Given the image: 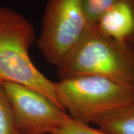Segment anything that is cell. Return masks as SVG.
Returning <instances> with one entry per match:
<instances>
[{"label": "cell", "mask_w": 134, "mask_h": 134, "mask_svg": "<svg viewBox=\"0 0 134 134\" xmlns=\"http://www.w3.org/2000/svg\"><path fill=\"white\" fill-rule=\"evenodd\" d=\"M55 66L60 80L98 76L134 84V48L105 36L96 25L88 24Z\"/></svg>", "instance_id": "obj_1"}, {"label": "cell", "mask_w": 134, "mask_h": 134, "mask_svg": "<svg viewBox=\"0 0 134 134\" xmlns=\"http://www.w3.org/2000/svg\"><path fill=\"white\" fill-rule=\"evenodd\" d=\"M34 40L35 31L29 21L14 10L0 7V83L29 86L61 108L54 82L45 76L30 58L29 48Z\"/></svg>", "instance_id": "obj_2"}, {"label": "cell", "mask_w": 134, "mask_h": 134, "mask_svg": "<svg viewBox=\"0 0 134 134\" xmlns=\"http://www.w3.org/2000/svg\"><path fill=\"white\" fill-rule=\"evenodd\" d=\"M61 108L73 119L91 125L101 115L134 102V84L98 76L54 82Z\"/></svg>", "instance_id": "obj_3"}, {"label": "cell", "mask_w": 134, "mask_h": 134, "mask_svg": "<svg viewBox=\"0 0 134 134\" xmlns=\"http://www.w3.org/2000/svg\"><path fill=\"white\" fill-rule=\"evenodd\" d=\"M88 24L81 0H48L37 40L45 59L56 66Z\"/></svg>", "instance_id": "obj_4"}, {"label": "cell", "mask_w": 134, "mask_h": 134, "mask_svg": "<svg viewBox=\"0 0 134 134\" xmlns=\"http://www.w3.org/2000/svg\"><path fill=\"white\" fill-rule=\"evenodd\" d=\"M19 134H52L70 116L41 92L19 83H2Z\"/></svg>", "instance_id": "obj_5"}, {"label": "cell", "mask_w": 134, "mask_h": 134, "mask_svg": "<svg viewBox=\"0 0 134 134\" xmlns=\"http://www.w3.org/2000/svg\"><path fill=\"white\" fill-rule=\"evenodd\" d=\"M96 25L107 37L134 48V0H119L100 16Z\"/></svg>", "instance_id": "obj_6"}, {"label": "cell", "mask_w": 134, "mask_h": 134, "mask_svg": "<svg viewBox=\"0 0 134 134\" xmlns=\"http://www.w3.org/2000/svg\"><path fill=\"white\" fill-rule=\"evenodd\" d=\"M92 124L110 134H134V102L101 115Z\"/></svg>", "instance_id": "obj_7"}, {"label": "cell", "mask_w": 134, "mask_h": 134, "mask_svg": "<svg viewBox=\"0 0 134 134\" xmlns=\"http://www.w3.org/2000/svg\"><path fill=\"white\" fill-rule=\"evenodd\" d=\"M0 134H17L8 97L0 83Z\"/></svg>", "instance_id": "obj_8"}, {"label": "cell", "mask_w": 134, "mask_h": 134, "mask_svg": "<svg viewBox=\"0 0 134 134\" xmlns=\"http://www.w3.org/2000/svg\"><path fill=\"white\" fill-rule=\"evenodd\" d=\"M87 23L96 25L100 16L119 0H81Z\"/></svg>", "instance_id": "obj_9"}, {"label": "cell", "mask_w": 134, "mask_h": 134, "mask_svg": "<svg viewBox=\"0 0 134 134\" xmlns=\"http://www.w3.org/2000/svg\"><path fill=\"white\" fill-rule=\"evenodd\" d=\"M52 134H110L90 124L83 123L69 117Z\"/></svg>", "instance_id": "obj_10"}, {"label": "cell", "mask_w": 134, "mask_h": 134, "mask_svg": "<svg viewBox=\"0 0 134 134\" xmlns=\"http://www.w3.org/2000/svg\"><path fill=\"white\" fill-rule=\"evenodd\" d=\"M17 134H19V133H17Z\"/></svg>", "instance_id": "obj_11"}]
</instances>
